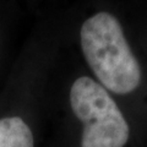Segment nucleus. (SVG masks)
I'll return each mask as SVG.
<instances>
[{
	"label": "nucleus",
	"instance_id": "f03ea898",
	"mask_svg": "<svg viewBox=\"0 0 147 147\" xmlns=\"http://www.w3.org/2000/svg\"><path fill=\"white\" fill-rule=\"evenodd\" d=\"M74 114L84 125L81 147H124L130 129L110 93L96 80L81 76L70 88Z\"/></svg>",
	"mask_w": 147,
	"mask_h": 147
},
{
	"label": "nucleus",
	"instance_id": "f257e3e1",
	"mask_svg": "<svg viewBox=\"0 0 147 147\" xmlns=\"http://www.w3.org/2000/svg\"><path fill=\"white\" fill-rule=\"evenodd\" d=\"M79 42L96 81L108 92L127 94L139 87L140 63L114 13L99 10L87 16L80 26Z\"/></svg>",
	"mask_w": 147,
	"mask_h": 147
},
{
	"label": "nucleus",
	"instance_id": "7ed1b4c3",
	"mask_svg": "<svg viewBox=\"0 0 147 147\" xmlns=\"http://www.w3.org/2000/svg\"><path fill=\"white\" fill-rule=\"evenodd\" d=\"M0 147H33V134L22 118L0 119Z\"/></svg>",
	"mask_w": 147,
	"mask_h": 147
}]
</instances>
